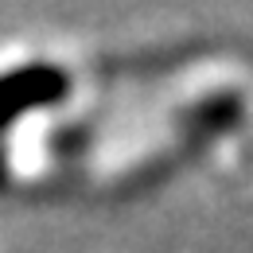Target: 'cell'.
Returning a JSON list of instances; mask_svg holds the SVG:
<instances>
[{"mask_svg":"<svg viewBox=\"0 0 253 253\" xmlns=\"http://www.w3.org/2000/svg\"><path fill=\"white\" fill-rule=\"evenodd\" d=\"M55 97H63V74L51 66H28L16 74H4L0 78V125L32 105L55 101Z\"/></svg>","mask_w":253,"mask_h":253,"instance_id":"6da1fadb","label":"cell"}]
</instances>
